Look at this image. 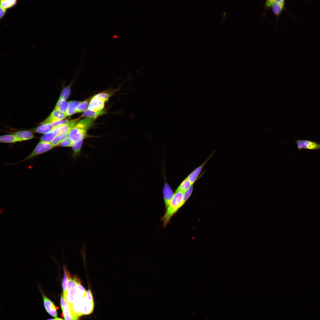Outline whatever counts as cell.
Here are the masks:
<instances>
[{
	"instance_id": "obj_2",
	"label": "cell",
	"mask_w": 320,
	"mask_h": 320,
	"mask_svg": "<svg viewBox=\"0 0 320 320\" xmlns=\"http://www.w3.org/2000/svg\"><path fill=\"white\" fill-rule=\"evenodd\" d=\"M183 195V193L180 191L174 193V196L162 218L164 228L166 226L172 217L184 204Z\"/></svg>"
},
{
	"instance_id": "obj_28",
	"label": "cell",
	"mask_w": 320,
	"mask_h": 320,
	"mask_svg": "<svg viewBox=\"0 0 320 320\" xmlns=\"http://www.w3.org/2000/svg\"><path fill=\"white\" fill-rule=\"evenodd\" d=\"M73 143L72 141L67 136L60 144V146L64 147H71Z\"/></svg>"
},
{
	"instance_id": "obj_26",
	"label": "cell",
	"mask_w": 320,
	"mask_h": 320,
	"mask_svg": "<svg viewBox=\"0 0 320 320\" xmlns=\"http://www.w3.org/2000/svg\"><path fill=\"white\" fill-rule=\"evenodd\" d=\"M89 105L88 102L87 100L80 102L77 107L76 113H81L84 112L88 108Z\"/></svg>"
},
{
	"instance_id": "obj_25",
	"label": "cell",
	"mask_w": 320,
	"mask_h": 320,
	"mask_svg": "<svg viewBox=\"0 0 320 320\" xmlns=\"http://www.w3.org/2000/svg\"><path fill=\"white\" fill-rule=\"evenodd\" d=\"M64 274L62 281V286L63 290V294L65 295L67 292V285L68 281L71 278L68 272L64 268Z\"/></svg>"
},
{
	"instance_id": "obj_13",
	"label": "cell",
	"mask_w": 320,
	"mask_h": 320,
	"mask_svg": "<svg viewBox=\"0 0 320 320\" xmlns=\"http://www.w3.org/2000/svg\"><path fill=\"white\" fill-rule=\"evenodd\" d=\"M13 134L16 135L20 142L29 140L34 137L33 133L28 131H18L13 133Z\"/></svg>"
},
{
	"instance_id": "obj_8",
	"label": "cell",
	"mask_w": 320,
	"mask_h": 320,
	"mask_svg": "<svg viewBox=\"0 0 320 320\" xmlns=\"http://www.w3.org/2000/svg\"><path fill=\"white\" fill-rule=\"evenodd\" d=\"M43 299L44 307L47 311L52 316L56 318V309L53 303L44 295L43 296Z\"/></svg>"
},
{
	"instance_id": "obj_4",
	"label": "cell",
	"mask_w": 320,
	"mask_h": 320,
	"mask_svg": "<svg viewBox=\"0 0 320 320\" xmlns=\"http://www.w3.org/2000/svg\"><path fill=\"white\" fill-rule=\"evenodd\" d=\"M296 143L299 150L302 149L310 150L320 149V143L307 140H296Z\"/></svg>"
},
{
	"instance_id": "obj_6",
	"label": "cell",
	"mask_w": 320,
	"mask_h": 320,
	"mask_svg": "<svg viewBox=\"0 0 320 320\" xmlns=\"http://www.w3.org/2000/svg\"><path fill=\"white\" fill-rule=\"evenodd\" d=\"M67 117L65 113L57 110L54 109L49 116L41 124L51 123L58 120L63 119Z\"/></svg>"
},
{
	"instance_id": "obj_7",
	"label": "cell",
	"mask_w": 320,
	"mask_h": 320,
	"mask_svg": "<svg viewBox=\"0 0 320 320\" xmlns=\"http://www.w3.org/2000/svg\"><path fill=\"white\" fill-rule=\"evenodd\" d=\"M163 193L165 207L167 208L174 194L172 188L167 182L164 183Z\"/></svg>"
},
{
	"instance_id": "obj_12",
	"label": "cell",
	"mask_w": 320,
	"mask_h": 320,
	"mask_svg": "<svg viewBox=\"0 0 320 320\" xmlns=\"http://www.w3.org/2000/svg\"><path fill=\"white\" fill-rule=\"evenodd\" d=\"M208 160V159L201 165L195 169L187 177L192 185H193L196 180L203 167Z\"/></svg>"
},
{
	"instance_id": "obj_20",
	"label": "cell",
	"mask_w": 320,
	"mask_h": 320,
	"mask_svg": "<svg viewBox=\"0 0 320 320\" xmlns=\"http://www.w3.org/2000/svg\"><path fill=\"white\" fill-rule=\"evenodd\" d=\"M192 185H193L187 177L180 184L175 192L180 191L183 193Z\"/></svg>"
},
{
	"instance_id": "obj_33",
	"label": "cell",
	"mask_w": 320,
	"mask_h": 320,
	"mask_svg": "<svg viewBox=\"0 0 320 320\" xmlns=\"http://www.w3.org/2000/svg\"><path fill=\"white\" fill-rule=\"evenodd\" d=\"M276 0H266L265 2V6L267 7H272L273 4Z\"/></svg>"
},
{
	"instance_id": "obj_23",
	"label": "cell",
	"mask_w": 320,
	"mask_h": 320,
	"mask_svg": "<svg viewBox=\"0 0 320 320\" xmlns=\"http://www.w3.org/2000/svg\"><path fill=\"white\" fill-rule=\"evenodd\" d=\"M68 133H61L57 135L56 136L53 140L51 142L54 147L59 145L60 143L68 136Z\"/></svg>"
},
{
	"instance_id": "obj_9",
	"label": "cell",
	"mask_w": 320,
	"mask_h": 320,
	"mask_svg": "<svg viewBox=\"0 0 320 320\" xmlns=\"http://www.w3.org/2000/svg\"><path fill=\"white\" fill-rule=\"evenodd\" d=\"M63 315L62 316L65 320H76L78 317L74 313L71 306L69 304L62 309Z\"/></svg>"
},
{
	"instance_id": "obj_34",
	"label": "cell",
	"mask_w": 320,
	"mask_h": 320,
	"mask_svg": "<svg viewBox=\"0 0 320 320\" xmlns=\"http://www.w3.org/2000/svg\"><path fill=\"white\" fill-rule=\"evenodd\" d=\"M6 13V9L0 7V19H1L5 16Z\"/></svg>"
},
{
	"instance_id": "obj_21",
	"label": "cell",
	"mask_w": 320,
	"mask_h": 320,
	"mask_svg": "<svg viewBox=\"0 0 320 320\" xmlns=\"http://www.w3.org/2000/svg\"><path fill=\"white\" fill-rule=\"evenodd\" d=\"M18 0H0V7L6 10L15 7Z\"/></svg>"
},
{
	"instance_id": "obj_5",
	"label": "cell",
	"mask_w": 320,
	"mask_h": 320,
	"mask_svg": "<svg viewBox=\"0 0 320 320\" xmlns=\"http://www.w3.org/2000/svg\"><path fill=\"white\" fill-rule=\"evenodd\" d=\"M105 102L104 100L96 95L90 100L88 109L94 111H101L104 108Z\"/></svg>"
},
{
	"instance_id": "obj_30",
	"label": "cell",
	"mask_w": 320,
	"mask_h": 320,
	"mask_svg": "<svg viewBox=\"0 0 320 320\" xmlns=\"http://www.w3.org/2000/svg\"><path fill=\"white\" fill-rule=\"evenodd\" d=\"M96 95L104 100L105 101L108 100L110 97V95L106 92H101Z\"/></svg>"
},
{
	"instance_id": "obj_19",
	"label": "cell",
	"mask_w": 320,
	"mask_h": 320,
	"mask_svg": "<svg viewBox=\"0 0 320 320\" xmlns=\"http://www.w3.org/2000/svg\"><path fill=\"white\" fill-rule=\"evenodd\" d=\"M68 105V102L66 101V100L59 98L54 109L66 114Z\"/></svg>"
},
{
	"instance_id": "obj_22",
	"label": "cell",
	"mask_w": 320,
	"mask_h": 320,
	"mask_svg": "<svg viewBox=\"0 0 320 320\" xmlns=\"http://www.w3.org/2000/svg\"><path fill=\"white\" fill-rule=\"evenodd\" d=\"M74 80V79H73L69 85L63 88L60 94L59 99L66 100L69 97L71 92V86Z\"/></svg>"
},
{
	"instance_id": "obj_16",
	"label": "cell",
	"mask_w": 320,
	"mask_h": 320,
	"mask_svg": "<svg viewBox=\"0 0 320 320\" xmlns=\"http://www.w3.org/2000/svg\"><path fill=\"white\" fill-rule=\"evenodd\" d=\"M0 141L2 143H14L20 142L19 140L14 134L4 135L0 137Z\"/></svg>"
},
{
	"instance_id": "obj_15",
	"label": "cell",
	"mask_w": 320,
	"mask_h": 320,
	"mask_svg": "<svg viewBox=\"0 0 320 320\" xmlns=\"http://www.w3.org/2000/svg\"><path fill=\"white\" fill-rule=\"evenodd\" d=\"M285 0H276L272 6L273 13L276 15H279L283 10Z\"/></svg>"
},
{
	"instance_id": "obj_17",
	"label": "cell",
	"mask_w": 320,
	"mask_h": 320,
	"mask_svg": "<svg viewBox=\"0 0 320 320\" xmlns=\"http://www.w3.org/2000/svg\"><path fill=\"white\" fill-rule=\"evenodd\" d=\"M105 113V110H101L98 111H91L88 109L86 110L82 115V116L95 119Z\"/></svg>"
},
{
	"instance_id": "obj_27",
	"label": "cell",
	"mask_w": 320,
	"mask_h": 320,
	"mask_svg": "<svg viewBox=\"0 0 320 320\" xmlns=\"http://www.w3.org/2000/svg\"><path fill=\"white\" fill-rule=\"evenodd\" d=\"M193 189V185L183 192V200L184 204L191 194Z\"/></svg>"
},
{
	"instance_id": "obj_32",
	"label": "cell",
	"mask_w": 320,
	"mask_h": 320,
	"mask_svg": "<svg viewBox=\"0 0 320 320\" xmlns=\"http://www.w3.org/2000/svg\"><path fill=\"white\" fill-rule=\"evenodd\" d=\"M68 303L65 298L63 294L62 295L60 298V305L61 309L63 308Z\"/></svg>"
},
{
	"instance_id": "obj_31",
	"label": "cell",
	"mask_w": 320,
	"mask_h": 320,
	"mask_svg": "<svg viewBox=\"0 0 320 320\" xmlns=\"http://www.w3.org/2000/svg\"><path fill=\"white\" fill-rule=\"evenodd\" d=\"M86 292L85 298L87 301L89 302H93V296L90 290L89 289L86 291Z\"/></svg>"
},
{
	"instance_id": "obj_14",
	"label": "cell",
	"mask_w": 320,
	"mask_h": 320,
	"mask_svg": "<svg viewBox=\"0 0 320 320\" xmlns=\"http://www.w3.org/2000/svg\"><path fill=\"white\" fill-rule=\"evenodd\" d=\"M84 138L82 137L78 140L73 142L71 147L73 151L72 155L73 158H75L80 155Z\"/></svg>"
},
{
	"instance_id": "obj_29",
	"label": "cell",
	"mask_w": 320,
	"mask_h": 320,
	"mask_svg": "<svg viewBox=\"0 0 320 320\" xmlns=\"http://www.w3.org/2000/svg\"><path fill=\"white\" fill-rule=\"evenodd\" d=\"M70 121L67 119H63L53 122L51 124L54 127H55L67 124Z\"/></svg>"
},
{
	"instance_id": "obj_11",
	"label": "cell",
	"mask_w": 320,
	"mask_h": 320,
	"mask_svg": "<svg viewBox=\"0 0 320 320\" xmlns=\"http://www.w3.org/2000/svg\"><path fill=\"white\" fill-rule=\"evenodd\" d=\"M94 307L93 302H87L85 297L82 298L81 311L83 314L88 315L90 314L93 311Z\"/></svg>"
},
{
	"instance_id": "obj_35",
	"label": "cell",
	"mask_w": 320,
	"mask_h": 320,
	"mask_svg": "<svg viewBox=\"0 0 320 320\" xmlns=\"http://www.w3.org/2000/svg\"><path fill=\"white\" fill-rule=\"evenodd\" d=\"M50 319H50H52V320H63V319H62V318H57V317H56V318H55V319Z\"/></svg>"
},
{
	"instance_id": "obj_18",
	"label": "cell",
	"mask_w": 320,
	"mask_h": 320,
	"mask_svg": "<svg viewBox=\"0 0 320 320\" xmlns=\"http://www.w3.org/2000/svg\"><path fill=\"white\" fill-rule=\"evenodd\" d=\"M80 102L71 101L68 102V105L66 114L67 116H71L76 113V108Z\"/></svg>"
},
{
	"instance_id": "obj_24",
	"label": "cell",
	"mask_w": 320,
	"mask_h": 320,
	"mask_svg": "<svg viewBox=\"0 0 320 320\" xmlns=\"http://www.w3.org/2000/svg\"><path fill=\"white\" fill-rule=\"evenodd\" d=\"M57 134L53 130L48 133L44 134L40 138V141L51 143Z\"/></svg>"
},
{
	"instance_id": "obj_1",
	"label": "cell",
	"mask_w": 320,
	"mask_h": 320,
	"mask_svg": "<svg viewBox=\"0 0 320 320\" xmlns=\"http://www.w3.org/2000/svg\"><path fill=\"white\" fill-rule=\"evenodd\" d=\"M94 118H86L79 121L70 131L68 137L73 142L87 136V131L93 124Z\"/></svg>"
},
{
	"instance_id": "obj_3",
	"label": "cell",
	"mask_w": 320,
	"mask_h": 320,
	"mask_svg": "<svg viewBox=\"0 0 320 320\" xmlns=\"http://www.w3.org/2000/svg\"><path fill=\"white\" fill-rule=\"evenodd\" d=\"M54 147L51 143L40 141L30 154L20 162L28 160L39 155L47 152L52 149Z\"/></svg>"
},
{
	"instance_id": "obj_10",
	"label": "cell",
	"mask_w": 320,
	"mask_h": 320,
	"mask_svg": "<svg viewBox=\"0 0 320 320\" xmlns=\"http://www.w3.org/2000/svg\"><path fill=\"white\" fill-rule=\"evenodd\" d=\"M41 124L32 129L31 131L35 133L45 134L52 131L54 128L51 123H45Z\"/></svg>"
}]
</instances>
